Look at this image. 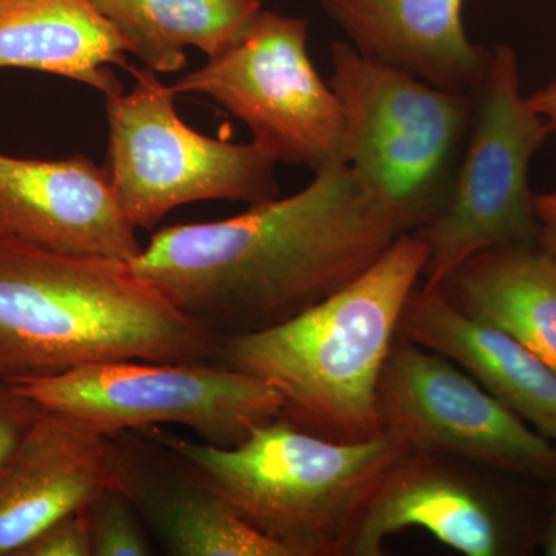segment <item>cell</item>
Masks as SVG:
<instances>
[{
  "instance_id": "7402d4cb",
  "label": "cell",
  "mask_w": 556,
  "mask_h": 556,
  "mask_svg": "<svg viewBox=\"0 0 556 556\" xmlns=\"http://www.w3.org/2000/svg\"><path fill=\"white\" fill-rule=\"evenodd\" d=\"M40 412L35 401L0 380V467L30 431Z\"/></svg>"
},
{
  "instance_id": "7c38bea8",
  "label": "cell",
  "mask_w": 556,
  "mask_h": 556,
  "mask_svg": "<svg viewBox=\"0 0 556 556\" xmlns=\"http://www.w3.org/2000/svg\"><path fill=\"white\" fill-rule=\"evenodd\" d=\"M0 236L72 257L130 263L142 252L105 167L0 153Z\"/></svg>"
},
{
  "instance_id": "ba28073f",
  "label": "cell",
  "mask_w": 556,
  "mask_h": 556,
  "mask_svg": "<svg viewBox=\"0 0 556 556\" xmlns=\"http://www.w3.org/2000/svg\"><path fill=\"white\" fill-rule=\"evenodd\" d=\"M11 386L104 434L174 424L219 448L283 413L276 388L215 362H101Z\"/></svg>"
},
{
  "instance_id": "484cf974",
  "label": "cell",
  "mask_w": 556,
  "mask_h": 556,
  "mask_svg": "<svg viewBox=\"0 0 556 556\" xmlns=\"http://www.w3.org/2000/svg\"><path fill=\"white\" fill-rule=\"evenodd\" d=\"M554 195L556 197V192H554Z\"/></svg>"
},
{
  "instance_id": "8992f818",
  "label": "cell",
  "mask_w": 556,
  "mask_h": 556,
  "mask_svg": "<svg viewBox=\"0 0 556 556\" xmlns=\"http://www.w3.org/2000/svg\"><path fill=\"white\" fill-rule=\"evenodd\" d=\"M470 135L441 214L417 236L430 252L422 287L434 289L468 257L504 244H535L540 223L529 188L533 156L552 131L521 91L517 51H492L473 93Z\"/></svg>"
},
{
  "instance_id": "9a60e30c",
  "label": "cell",
  "mask_w": 556,
  "mask_h": 556,
  "mask_svg": "<svg viewBox=\"0 0 556 556\" xmlns=\"http://www.w3.org/2000/svg\"><path fill=\"white\" fill-rule=\"evenodd\" d=\"M463 5L464 0H321L362 56L438 89L473 94L492 51L468 39Z\"/></svg>"
},
{
  "instance_id": "e0dca14e",
  "label": "cell",
  "mask_w": 556,
  "mask_h": 556,
  "mask_svg": "<svg viewBox=\"0 0 556 556\" xmlns=\"http://www.w3.org/2000/svg\"><path fill=\"white\" fill-rule=\"evenodd\" d=\"M126 40L93 0H0V68L62 76L123 91L112 65L129 67Z\"/></svg>"
},
{
  "instance_id": "7a4b0ae2",
  "label": "cell",
  "mask_w": 556,
  "mask_h": 556,
  "mask_svg": "<svg viewBox=\"0 0 556 556\" xmlns=\"http://www.w3.org/2000/svg\"><path fill=\"white\" fill-rule=\"evenodd\" d=\"M218 338L129 263L54 254L0 236V380L115 361L214 362Z\"/></svg>"
},
{
  "instance_id": "44dd1931",
  "label": "cell",
  "mask_w": 556,
  "mask_h": 556,
  "mask_svg": "<svg viewBox=\"0 0 556 556\" xmlns=\"http://www.w3.org/2000/svg\"><path fill=\"white\" fill-rule=\"evenodd\" d=\"M16 556H91L86 510L73 511L43 529Z\"/></svg>"
},
{
  "instance_id": "cb8c5ba5",
  "label": "cell",
  "mask_w": 556,
  "mask_h": 556,
  "mask_svg": "<svg viewBox=\"0 0 556 556\" xmlns=\"http://www.w3.org/2000/svg\"><path fill=\"white\" fill-rule=\"evenodd\" d=\"M530 108L546 119L548 129L556 137V79L527 97Z\"/></svg>"
},
{
  "instance_id": "d6986e66",
  "label": "cell",
  "mask_w": 556,
  "mask_h": 556,
  "mask_svg": "<svg viewBox=\"0 0 556 556\" xmlns=\"http://www.w3.org/2000/svg\"><path fill=\"white\" fill-rule=\"evenodd\" d=\"M126 40L129 53L155 73L186 67V49L217 56L228 49L255 14L262 0H93Z\"/></svg>"
},
{
  "instance_id": "2e32d148",
  "label": "cell",
  "mask_w": 556,
  "mask_h": 556,
  "mask_svg": "<svg viewBox=\"0 0 556 556\" xmlns=\"http://www.w3.org/2000/svg\"><path fill=\"white\" fill-rule=\"evenodd\" d=\"M399 338L466 369L497 402L556 447V372L503 329L468 316L439 289L417 285L405 303Z\"/></svg>"
},
{
  "instance_id": "603a6c76",
  "label": "cell",
  "mask_w": 556,
  "mask_h": 556,
  "mask_svg": "<svg viewBox=\"0 0 556 556\" xmlns=\"http://www.w3.org/2000/svg\"><path fill=\"white\" fill-rule=\"evenodd\" d=\"M533 207H535V215L540 223L538 244L556 262V197L554 192L533 197Z\"/></svg>"
},
{
  "instance_id": "277c9868",
  "label": "cell",
  "mask_w": 556,
  "mask_h": 556,
  "mask_svg": "<svg viewBox=\"0 0 556 556\" xmlns=\"http://www.w3.org/2000/svg\"><path fill=\"white\" fill-rule=\"evenodd\" d=\"M150 431L199 468L249 527L287 556H348L372 493L407 450L382 433L361 442L316 437L283 416L232 448Z\"/></svg>"
},
{
  "instance_id": "8fae6325",
  "label": "cell",
  "mask_w": 556,
  "mask_h": 556,
  "mask_svg": "<svg viewBox=\"0 0 556 556\" xmlns=\"http://www.w3.org/2000/svg\"><path fill=\"white\" fill-rule=\"evenodd\" d=\"M457 463L420 452L399 457L372 493L348 556L383 555L387 538L407 529L427 530L467 556L526 554L530 530L521 511Z\"/></svg>"
},
{
  "instance_id": "4fadbf2b",
  "label": "cell",
  "mask_w": 556,
  "mask_h": 556,
  "mask_svg": "<svg viewBox=\"0 0 556 556\" xmlns=\"http://www.w3.org/2000/svg\"><path fill=\"white\" fill-rule=\"evenodd\" d=\"M108 468L110 485L129 497L169 555L287 556L150 428L108 434Z\"/></svg>"
},
{
  "instance_id": "ac0fdd59",
  "label": "cell",
  "mask_w": 556,
  "mask_h": 556,
  "mask_svg": "<svg viewBox=\"0 0 556 556\" xmlns=\"http://www.w3.org/2000/svg\"><path fill=\"white\" fill-rule=\"evenodd\" d=\"M434 289L468 316L503 329L556 372V262L540 244L479 251Z\"/></svg>"
},
{
  "instance_id": "3957f363",
  "label": "cell",
  "mask_w": 556,
  "mask_h": 556,
  "mask_svg": "<svg viewBox=\"0 0 556 556\" xmlns=\"http://www.w3.org/2000/svg\"><path fill=\"white\" fill-rule=\"evenodd\" d=\"M428 252L422 237L402 233L361 276L298 317L218 338L215 364L276 388L283 397L281 416L316 437H379L380 375Z\"/></svg>"
},
{
  "instance_id": "30bf717a",
  "label": "cell",
  "mask_w": 556,
  "mask_h": 556,
  "mask_svg": "<svg viewBox=\"0 0 556 556\" xmlns=\"http://www.w3.org/2000/svg\"><path fill=\"white\" fill-rule=\"evenodd\" d=\"M382 433L407 452L554 484L556 447L450 358L396 338L378 387Z\"/></svg>"
},
{
  "instance_id": "5b68a950",
  "label": "cell",
  "mask_w": 556,
  "mask_h": 556,
  "mask_svg": "<svg viewBox=\"0 0 556 556\" xmlns=\"http://www.w3.org/2000/svg\"><path fill=\"white\" fill-rule=\"evenodd\" d=\"M328 84L345 113L346 164L388 201L404 233L426 228L455 185L473 94L367 60L348 40L331 46Z\"/></svg>"
},
{
  "instance_id": "6da1fadb",
  "label": "cell",
  "mask_w": 556,
  "mask_h": 556,
  "mask_svg": "<svg viewBox=\"0 0 556 556\" xmlns=\"http://www.w3.org/2000/svg\"><path fill=\"white\" fill-rule=\"evenodd\" d=\"M388 201L350 164L219 222L156 230L129 263L217 338L285 324L346 287L402 236Z\"/></svg>"
},
{
  "instance_id": "d4e9b609",
  "label": "cell",
  "mask_w": 556,
  "mask_h": 556,
  "mask_svg": "<svg viewBox=\"0 0 556 556\" xmlns=\"http://www.w3.org/2000/svg\"><path fill=\"white\" fill-rule=\"evenodd\" d=\"M554 485L555 492L552 496L551 511H548L546 526H544L540 536L543 554L547 556H556V481Z\"/></svg>"
},
{
  "instance_id": "5bb4252c",
  "label": "cell",
  "mask_w": 556,
  "mask_h": 556,
  "mask_svg": "<svg viewBox=\"0 0 556 556\" xmlns=\"http://www.w3.org/2000/svg\"><path fill=\"white\" fill-rule=\"evenodd\" d=\"M110 484L108 434L42 409L0 467V556H16L58 519Z\"/></svg>"
},
{
  "instance_id": "ffe728a7",
  "label": "cell",
  "mask_w": 556,
  "mask_h": 556,
  "mask_svg": "<svg viewBox=\"0 0 556 556\" xmlns=\"http://www.w3.org/2000/svg\"><path fill=\"white\" fill-rule=\"evenodd\" d=\"M84 510L89 521L91 556L153 555L144 521L116 486H105Z\"/></svg>"
},
{
  "instance_id": "9c48e42d",
  "label": "cell",
  "mask_w": 556,
  "mask_h": 556,
  "mask_svg": "<svg viewBox=\"0 0 556 556\" xmlns=\"http://www.w3.org/2000/svg\"><path fill=\"white\" fill-rule=\"evenodd\" d=\"M211 97L243 121L274 163L346 164L345 113L308 51V21L260 10L239 38L172 86Z\"/></svg>"
},
{
  "instance_id": "52a82bcc",
  "label": "cell",
  "mask_w": 556,
  "mask_h": 556,
  "mask_svg": "<svg viewBox=\"0 0 556 556\" xmlns=\"http://www.w3.org/2000/svg\"><path fill=\"white\" fill-rule=\"evenodd\" d=\"M134 89L105 102V170L135 228L152 230L174 211L199 201L249 206L277 199L276 163L254 144H233L190 129L175 91L150 68L134 70Z\"/></svg>"
}]
</instances>
